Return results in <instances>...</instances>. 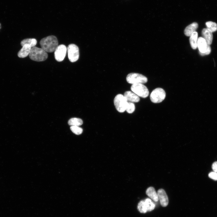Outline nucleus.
<instances>
[{
	"instance_id": "26",
	"label": "nucleus",
	"mask_w": 217,
	"mask_h": 217,
	"mask_svg": "<svg viewBox=\"0 0 217 217\" xmlns=\"http://www.w3.org/2000/svg\"><path fill=\"white\" fill-rule=\"evenodd\" d=\"M212 168L215 172H217V161L214 162L212 164Z\"/></svg>"
},
{
	"instance_id": "23",
	"label": "nucleus",
	"mask_w": 217,
	"mask_h": 217,
	"mask_svg": "<svg viewBox=\"0 0 217 217\" xmlns=\"http://www.w3.org/2000/svg\"><path fill=\"white\" fill-rule=\"evenodd\" d=\"M135 108V105L133 103L131 102H128L126 111L129 113H132L134 111Z\"/></svg>"
},
{
	"instance_id": "14",
	"label": "nucleus",
	"mask_w": 217,
	"mask_h": 217,
	"mask_svg": "<svg viewBox=\"0 0 217 217\" xmlns=\"http://www.w3.org/2000/svg\"><path fill=\"white\" fill-rule=\"evenodd\" d=\"M198 26V24L197 22L192 23L185 29L184 31V34L187 36H190L193 33L196 31Z\"/></svg>"
},
{
	"instance_id": "18",
	"label": "nucleus",
	"mask_w": 217,
	"mask_h": 217,
	"mask_svg": "<svg viewBox=\"0 0 217 217\" xmlns=\"http://www.w3.org/2000/svg\"><path fill=\"white\" fill-rule=\"evenodd\" d=\"M36 40L34 38L26 39L22 40L20 44L22 46L24 44H27L30 45L32 47L35 46L37 44Z\"/></svg>"
},
{
	"instance_id": "17",
	"label": "nucleus",
	"mask_w": 217,
	"mask_h": 217,
	"mask_svg": "<svg viewBox=\"0 0 217 217\" xmlns=\"http://www.w3.org/2000/svg\"><path fill=\"white\" fill-rule=\"evenodd\" d=\"M68 123L70 125L79 126L83 124V121L80 118H74L69 120Z\"/></svg>"
},
{
	"instance_id": "9",
	"label": "nucleus",
	"mask_w": 217,
	"mask_h": 217,
	"mask_svg": "<svg viewBox=\"0 0 217 217\" xmlns=\"http://www.w3.org/2000/svg\"><path fill=\"white\" fill-rule=\"evenodd\" d=\"M157 194L161 205L164 207L166 206L168 203V199L165 190L160 189L158 190Z\"/></svg>"
},
{
	"instance_id": "19",
	"label": "nucleus",
	"mask_w": 217,
	"mask_h": 217,
	"mask_svg": "<svg viewBox=\"0 0 217 217\" xmlns=\"http://www.w3.org/2000/svg\"><path fill=\"white\" fill-rule=\"evenodd\" d=\"M144 201L147 212L151 211L154 209L155 205L150 199L146 198Z\"/></svg>"
},
{
	"instance_id": "15",
	"label": "nucleus",
	"mask_w": 217,
	"mask_h": 217,
	"mask_svg": "<svg viewBox=\"0 0 217 217\" xmlns=\"http://www.w3.org/2000/svg\"><path fill=\"white\" fill-rule=\"evenodd\" d=\"M146 193L148 196L155 202H157L158 201L157 193L153 187H148L146 190Z\"/></svg>"
},
{
	"instance_id": "11",
	"label": "nucleus",
	"mask_w": 217,
	"mask_h": 217,
	"mask_svg": "<svg viewBox=\"0 0 217 217\" xmlns=\"http://www.w3.org/2000/svg\"><path fill=\"white\" fill-rule=\"evenodd\" d=\"M22 46V48L18 52L17 55L20 58H24L29 55L32 47L27 44H24Z\"/></svg>"
},
{
	"instance_id": "24",
	"label": "nucleus",
	"mask_w": 217,
	"mask_h": 217,
	"mask_svg": "<svg viewBox=\"0 0 217 217\" xmlns=\"http://www.w3.org/2000/svg\"><path fill=\"white\" fill-rule=\"evenodd\" d=\"M209 177L215 180H217V173L216 172H211L209 174Z\"/></svg>"
},
{
	"instance_id": "1",
	"label": "nucleus",
	"mask_w": 217,
	"mask_h": 217,
	"mask_svg": "<svg viewBox=\"0 0 217 217\" xmlns=\"http://www.w3.org/2000/svg\"><path fill=\"white\" fill-rule=\"evenodd\" d=\"M39 43L41 48L48 52L55 51L58 46V42L57 37L53 35L42 38Z\"/></svg>"
},
{
	"instance_id": "4",
	"label": "nucleus",
	"mask_w": 217,
	"mask_h": 217,
	"mask_svg": "<svg viewBox=\"0 0 217 217\" xmlns=\"http://www.w3.org/2000/svg\"><path fill=\"white\" fill-rule=\"evenodd\" d=\"M114 102L116 109L118 112L122 113L126 110L128 101L123 95H117L114 99Z\"/></svg>"
},
{
	"instance_id": "21",
	"label": "nucleus",
	"mask_w": 217,
	"mask_h": 217,
	"mask_svg": "<svg viewBox=\"0 0 217 217\" xmlns=\"http://www.w3.org/2000/svg\"><path fill=\"white\" fill-rule=\"evenodd\" d=\"M137 209L141 213H145L147 212L144 200L140 201L138 204Z\"/></svg>"
},
{
	"instance_id": "6",
	"label": "nucleus",
	"mask_w": 217,
	"mask_h": 217,
	"mask_svg": "<svg viewBox=\"0 0 217 217\" xmlns=\"http://www.w3.org/2000/svg\"><path fill=\"white\" fill-rule=\"evenodd\" d=\"M165 96L166 93L165 90L161 88H157L152 91L150 98L153 102L159 103L165 99Z\"/></svg>"
},
{
	"instance_id": "25",
	"label": "nucleus",
	"mask_w": 217,
	"mask_h": 217,
	"mask_svg": "<svg viewBox=\"0 0 217 217\" xmlns=\"http://www.w3.org/2000/svg\"><path fill=\"white\" fill-rule=\"evenodd\" d=\"M211 52V48L210 46V45H207L206 50L204 53H199L201 55L203 56L205 55H208Z\"/></svg>"
},
{
	"instance_id": "20",
	"label": "nucleus",
	"mask_w": 217,
	"mask_h": 217,
	"mask_svg": "<svg viewBox=\"0 0 217 217\" xmlns=\"http://www.w3.org/2000/svg\"><path fill=\"white\" fill-rule=\"evenodd\" d=\"M206 25L207 28L212 33L217 30V24L215 22L211 21H207L206 23Z\"/></svg>"
},
{
	"instance_id": "5",
	"label": "nucleus",
	"mask_w": 217,
	"mask_h": 217,
	"mask_svg": "<svg viewBox=\"0 0 217 217\" xmlns=\"http://www.w3.org/2000/svg\"><path fill=\"white\" fill-rule=\"evenodd\" d=\"M131 90L138 96L143 98L147 97L149 95V91L147 87L142 83L133 84Z\"/></svg>"
},
{
	"instance_id": "12",
	"label": "nucleus",
	"mask_w": 217,
	"mask_h": 217,
	"mask_svg": "<svg viewBox=\"0 0 217 217\" xmlns=\"http://www.w3.org/2000/svg\"><path fill=\"white\" fill-rule=\"evenodd\" d=\"M124 96L127 101L137 102L140 100V98L137 95L131 91H127L124 94Z\"/></svg>"
},
{
	"instance_id": "7",
	"label": "nucleus",
	"mask_w": 217,
	"mask_h": 217,
	"mask_svg": "<svg viewBox=\"0 0 217 217\" xmlns=\"http://www.w3.org/2000/svg\"><path fill=\"white\" fill-rule=\"evenodd\" d=\"M68 56L69 61L74 62L77 61L79 57V49L75 44H71L67 48Z\"/></svg>"
},
{
	"instance_id": "2",
	"label": "nucleus",
	"mask_w": 217,
	"mask_h": 217,
	"mask_svg": "<svg viewBox=\"0 0 217 217\" xmlns=\"http://www.w3.org/2000/svg\"><path fill=\"white\" fill-rule=\"evenodd\" d=\"M29 56L30 59L33 61H42L47 58L48 55L47 52L42 48L34 46L31 48Z\"/></svg>"
},
{
	"instance_id": "10",
	"label": "nucleus",
	"mask_w": 217,
	"mask_h": 217,
	"mask_svg": "<svg viewBox=\"0 0 217 217\" xmlns=\"http://www.w3.org/2000/svg\"><path fill=\"white\" fill-rule=\"evenodd\" d=\"M212 32L207 28H204L202 31L203 37L205 39L207 44L210 45L212 42L213 35Z\"/></svg>"
},
{
	"instance_id": "22",
	"label": "nucleus",
	"mask_w": 217,
	"mask_h": 217,
	"mask_svg": "<svg viewBox=\"0 0 217 217\" xmlns=\"http://www.w3.org/2000/svg\"><path fill=\"white\" fill-rule=\"evenodd\" d=\"M70 129L74 133L78 135L81 134L83 131V129L78 126H71Z\"/></svg>"
},
{
	"instance_id": "16",
	"label": "nucleus",
	"mask_w": 217,
	"mask_h": 217,
	"mask_svg": "<svg viewBox=\"0 0 217 217\" xmlns=\"http://www.w3.org/2000/svg\"><path fill=\"white\" fill-rule=\"evenodd\" d=\"M190 36L189 40L192 49H195L197 48L198 33L196 31L194 32Z\"/></svg>"
},
{
	"instance_id": "3",
	"label": "nucleus",
	"mask_w": 217,
	"mask_h": 217,
	"mask_svg": "<svg viewBox=\"0 0 217 217\" xmlns=\"http://www.w3.org/2000/svg\"><path fill=\"white\" fill-rule=\"evenodd\" d=\"M127 82L130 84L145 83L147 82V78L144 76L137 73L128 74L126 77Z\"/></svg>"
},
{
	"instance_id": "8",
	"label": "nucleus",
	"mask_w": 217,
	"mask_h": 217,
	"mask_svg": "<svg viewBox=\"0 0 217 217\" xmlns=\"http://www.w3.org/2000/svg\"><path fill=\"white\" fill-rule=\"evenodd\" d=\"M67 52V48L63 44L58 46L54 52V56L55 60L61 62L64 59Z\"/></svg>"
},
{
	"instance_id": "13",
	"label": "nucleus",
	"mask_w": 217,
	"mask_h": 217,
	"mask_svg": "<svg viewBox=\"0 0 217 217\" xmlns=\"http://www.w3.org/2000/svg\"><path fill=\"white\" fill-rule=\"evenodd\" d=\"M207 44L205 39L203 37L198 38L197 47L199 50V53H203L206 52Z\"/></svg>"
}]
</instances>
